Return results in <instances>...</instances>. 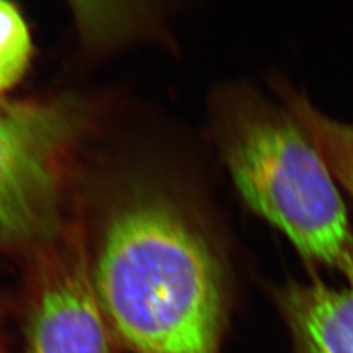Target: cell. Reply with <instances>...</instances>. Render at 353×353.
<instances>
[{"label": "cell", "instance_id": "1", "mask_svg": "<svg viewBox=\"0 0 353 353\" xmlns=\"http://www.w3.org/2000/svg\"><path fill=\"white\" fill-rule=\"evenodd\" d=\"M102 309L134 353H220L229 293L224 265L178 203L135 188L106 216L92 254Z\"/></svg>", "mask_w": 353, "mask_h": 353}, {"label": "cell", "instance_id": "2", "mask_svg": "<svg viewBox=\"0 0 353 353\" xmlns=\"http://www.w3.org/2000/svg\"><path fill=\"white\" fill-rule=\"evenodd\" d=\"M243 199L303 258L353 283V232L326 161L287 109L258 99L230 105L220 126Z\"/></svg>", "mask_w": 353, "mask_h": 353}, {"label": "cell", "instance_id": "3", "mask_svg": "<svg viewBox=\"0 0 353 353\" xmlns=\"http://www.w3.org/2000/svg\"><path fill=\"white\" fill-rule=\"evenodd\" d=\"M87 108L71 96L0 97V256L29 259L57 240Z\"/></svg>", "mask_w": 353, "mask_h": 353}, {"label": "cell", "instance_id": "4", "mask_svg": "<svg viewBox=\"0 0 353 353\" xmlns=\"http://www.w3.org/2000/svg\"><path fill=\"white\" fill-rule=\"evenodd\" d=\"M26 262L20 353H117L119 343L96 290L79 203L61 236Z\"/></svg>", "mask_w": 353, "mask_h": 353}, {"label": "cell", "instance_id": "5", "mask_svg": "<svg viewBox=\"0 0 353 353\" xmlns=\"http://www.w3.org/2000/svg\"><path fill=\"white\" fill-rule=\"evenodd\" d=\"M275 296L293 353H353V283L336 290L316 279L293 281Z\"/></svg>", "mask_w": 353, "mask_h": 353}, {"label": "cell", "instance_id": "6", "mask_svg": "<svg viewBox=\"0 0 353 353\" xmlns=\"http://www.w3.org/2000/svg\"><path fill=\"white\" fill-rule=\"evenodd\" d=\"M285 109L299 122L326 161L330 172L353 196V126L319 112L303 94L283 87Z\"/></svg>", "mask_w": 353, "mask_h": 353}, {"label": "cell", "instance_id": "7", "mask_svg": "<svg viewBox=\"0 0 353 353\" xmlns=\"http://www.w3.org/2000/svg\"><path fill=\"white\" fill-rule=\"evenodd\" d=\"M33 54L30 32L21 12L0 1V94L26 75Z\"/></svg>", "mask_w": 353, "mask_h": 353}, {"label": "cell", "instance_id": "8", "mask_svg": "<svg viewBox=\"0 0 353 353\" xmlns=\"http://www.w3.org/2000/svg\"><path fill=\"white\" fill-rule=\"evenodd\" d=\"M3 306L0 303V353H10L8 352V345L6 341V336H4V330H3Z\"/></svg>", "mask_w": 353, "mask_h": 353}]
</instances>
